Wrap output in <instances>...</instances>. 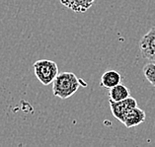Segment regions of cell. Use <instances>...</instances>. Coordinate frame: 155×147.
I'll return each mask as SVG.
<instances>
[{"mask_svg": "<svg viewBox=\"0 0 155 147\" xmlns=\"http://www.w3.org/2000/svg\"><path fill=\"white\" fill-rule=\"evenodd\" d=\"M145 118H146L145 112L141 110L140 108H138L137 106V107L130 109V110L124 115L123 123L130 129V127L137 126L139 124L143 123L145 120Z\"/></svg>", "mask_w": 155, "mask_h": 147, "instance_id": "obj_5", "label": "cell"}, {"mask_svg": "<svg viewBox=\"0 0 155 147\" xmlns=\"http://www.w3.org/2000/svg\"><path fill=\"white\" fill-rule=\"evenodd\" d=\"M86 82H83L72 72L59 73L52 82V92L55 97L65 100L77 92L80 86H85Z\"/></svg>", "mask_w": 155, "mask_h": 147, "instance_id": "obj_1", "label": "cell"}, {"mask_svg": "<svg viewBox=\"0 0 155 147\" xmlns=\"http://www.w3.org/2000/svg\"><path fill=\"white\" fill-rule=\"evenodd\" d=\"M141 55L146 60L155 63V27H152L139 41Z\"/></svg>", "mask_w": 155, "mask_h": 147, "instance_id": "obj_3", "label": "cell"}, {"mask_svg": "<svg viewBox=\"0 0 155 147\" xmlns=\"http://www.w3.org/2000/svg\"><path fill=\"white\" fill-rule=\"evenodd\" d=\"M110 107L113 116L117 119H119L120 122H123V119L124 118V115L130 110V109L137 107V102L134 98L128 97L127 99L122 101H113L109 100Z\"/></svg>", "mask_w": 155, "mask_h": 147, "instance_id": "obj_4", "label": "cell"}, {"mask_svg": "<svg viewBox=\"0 0 155 147\" xmlns=\"http://www.w3.org/2000/svg\"><path fill=\"white\" fill-rule=\"evenodd\" d=\"M143 74L151 85L155 87V63H147L143 67Z\"/></svg>", "mask_w": 155, "mask_h": 147, "instance_id": "obj_9", "label": "cell"}, {"mask_svg": "<svg viewBox=\"0 0 155 147\" xmlns=\"http://www.w3.org/2000/svg\"><path fill=\"white\" fill-rule=\"evenodd\" d=\"M130 97V91L124 84H118L115 87L109 89V98L113 101H122Z\"/></svg>", "mask_w": 155, "mask_h": 147, "instance_id": "obj_8", "label": "cell"}, {"mask_svg": "<svg viewBox=\"0 0 155 147\" xmlns=\"http://www.w3.org/2000/svg\"><path fill=\"white\" fill-rule=\"evenodd\" d=\"M95 0H60L62 4L74 12L82 13L88 10Z\"/></svg>", "mask_w": 155, "mask_h": 147, "instance_id": "obj_7", "label": "cell"}, {"mask_svg": "<svg viewBox=\"0 0 155 147\" xmlns=\"http://www.w3.org/2000/svg\"><path fill=\"white\" fill-rule=\"evenodd\" d=\"M34 71L36 77L44 85L51 84L58 75V64L50 59H40L34 63Z\"/></svg>", "mask_w": 155, "mask_h": 147, "instance_id": "obj_2", "label": "cell"}, {"mask_svg": "<svg viewBox=\"0 0 155 147\" xmlns=\"http://www.w3.org/2000/svg\"><path fill=\"white\" fill-rule=\"evenodd\" d=\"M122 82V75L116 70H108L101 76L100 84L102 87L111 89Z\"/></svg>", "mask_w": 155, "mask_h": 147, "instance_id": "obj_6", "label": "cell"}]
</instances>
